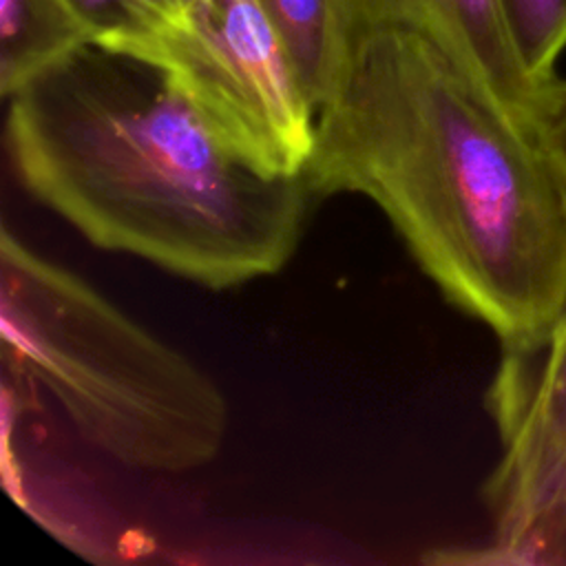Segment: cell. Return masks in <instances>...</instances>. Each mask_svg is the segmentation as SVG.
<instances>
[{"mask_svg":"<svg viewBox=\"0 0 566 566\" xmlns=\"http://www.w3.org/2000/svg\"><path fill=\"white\" fill-rule=\"evenodd\" d=\"M195 0H69L93 35V44H108L157 27Z\"/></svg>","mask_w":566,"mask_h":566,"instance_id":"11","label":"cell"},{"mask_svg":"<svg viewBox=\"0 0 566 566\" xmlns=\"http://www.w3.org/2000/svg\"><path fill=\"white\" fill-rule=\"evenodd\" d=\"M338 46L374 29H407L436 42L497 97L533 108L535 84L515 53L502 0H329ZM334 71V66H332Z\"/></svg>","mask_w":566,"mask_h":566,"instance_id":"6","label":"cell"},{"mask_svg":"<svg viewBox=\"0 0 566 566\" xmlns=\"http://www.w3.org/2000/svg\"><path fill=\"white\" fill-rule=\"evenodd\" d=\"M509 33L528 80L539 86L555 77L566 49V0H502Z\"/></svg>","mask_w":566,"mask_h":566,"instance_id":"10","label":"cell"},{"mask_svg":"<svg viewBox=\"0 0 566 566\" xmlns=\"http://www.w3.org/2000/svg\"><path fill=\"white\" fill-rule=\"evenodd\" d=\"M310 104L318 111L334 66L329 0H256Z\"/></svg>","mask_w":566,"mask_h":566,"instance_id":"8","label":"cell"},{"mask_svg":"<svg viewBox=\"0 0 566 566\" xmlns=\"http://www.w3.org/2000/svg\"><path fill=\"white\" fill-rule=\"evenodd\" d=\"M533 113L566 164V77L555 75L535 88Z\"/></svg>","mask_w":566,"mask_h":566,"instance_id":"12","label":"cell"},{"mask_svg":"<svg viewBox=\"0 0 566 566\" xmlns=\"http://www.w3.org/2000/svg\"><path fill=\"white\" fill-rule=\"evenodd\" d=\"M24 190L93 245L226 290L285 268L314 195L243 164L153 66L88 44L7 97Z\"/></svg>","mask_w":566,"mask_h":566,"instance_id":"2","label":"cell"},{"mask_svg":"<svg viewBox=\"0 0 566 566\" xmlns=\"http://www.w3.org/2000/svg\"><path fill=\"white\" fill-rule=\"evenodd\" d=\"M314 197L360 195L442 296L502 349L566 325V164L515 106L407 29L345 40L303 172Z\"/></svg>","mask_w":566,"mask_h":566,"instance_id":"1","label":"cell"},{"mask_svg":"<svg viewBox=\"0 0 566 566\" xmlns=\"http://www.w3.org/2000/svg\"><path fill=\"white\" fill-rule=\"evenodd\" d=\"M2 369L49 391L73 427L119 464L184 473L223 449L217 382L77 272L0 234Z\"/></svg>","mask_w":566,"mask_h":566,"instance_id":"3","label":"cell"},{"mask_svg":"<svg viewBox=\"0 0 566 566\" xmlns=\"http://www.w3.org/2000/svg\"><path fill=\"white\" fill-rule=\"evenodd\" d=\"M486 409L502 447L484 484L493 522L489 546H504L566 455V325L539 347L502 349Z\"/></svg>","mask_w":566,"mask_h":566,"instance_id":"5","label":"cell"},{"mask_svg":"<svg viewBox=\"0 0 566 566\" xmlns=\"http://www.w3.org/2000/svg\"><path fill=\"white\" fill-rule=\"evenodd\" d=\"M471 562L506 566H566V455L520 533L504 546H486Z\"/></svg>","mask_w":566,"mask_h":566,"instance_id":"9","label":"cell"},{"mask_svg":"<svg viewBox=\"0 0 566 566\" xmlns=\"http://www.w3.org/2000/svg\"><path fill=\"white\" fill-rule=\"evenodd\" d=\"M88 44L93 35L69 0H0L2 97Z\"/></svg>","mask_w":566,"mask_h":566,"instance_id":"7","label":"cell"},{"mask_svg":"<svg viewBox=\"0 0 566 566\" xmlns=\"http://www.w3.org/2000/svg\"><path fill=\"white\" fill-rule=\"evenodd\" d=\"M97 46L159 71L256 172L303 177L316 111L256 0H195L157 27Z\"/></svg>","mask_w":566,"mask_h":566,"instance_id":"4","label":"cell"}]
</instances>
